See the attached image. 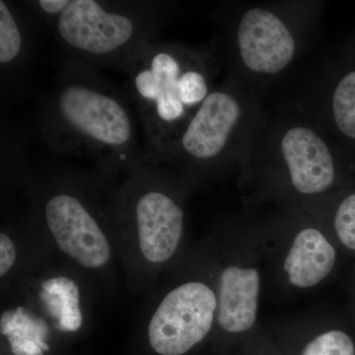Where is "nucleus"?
I'll use <instances>...</instances> for the list:
<instances>
[{
	"label": "nucleus",
	"instance_id": "2eb2a0df",
	"mask_svg": "<svg viewBox=\"0 0 355 355\" xmlns=\"http://www.w3.org/2000/svg\"><path fill=\"white\" fill-rule=\"evenodd\" d=\"M23 36L15 16L6 1H0V64L6 67L22 53Z\"/></svg>",
	"mask_w": 355,
	"mask_h": 355
},
{
	"label": "nucleus",
	"instance_id": "dca6fc26",
	"mask_svg": "<svg viewBox=\"0 0 355 355\" xmlns=\"http://www.w3.org/2000/svg\"><path fill=\"white\" fill-rule=\"evenodd\" d=\"M354 345L349 336L340 331H331L318 336L301 355H354Z\"/></svg>",
	"mask_w": 355,
	"mask_h": 355
},
{
	"label": "nucleus",
	"instance_id": "7ed1b4c3",
	"mask_svg": "<svg viewBox=\"0 0 355 355\" xmlns=\"http://www.w3.org/2000/svg\"><path fill=\"white\" fill-rule=\"evenodd\" d=\"M57 32L62 43L83 60L116 64L123 69L144 44L153 42L144 16L95 0H70L57 18Z\"/></svg>",
	"mask_w": 355,
	"mask_h": 355
},
{
	"label": "nucleus",
	"instance_id": "4468645a",
	"mask_svg": "<svg viewBox=\"0 0 355 355\" xmlns=\"http://www.w3.org/2000/svg\"><path fill=\"white\" fill-rule=\"evenodd\" d=\"M331 106L336 127L355 140V70L345 74L336 85Z\"/></svg>",
	"mask_w": 355,
	"mask_h": 355
},
{
	"label": "nucleus",
	"instance_id": "ddd939ff",
	"mask_svg": "<svg viewBox=\"0 0 355 355\" xmlns=\"http://www.w3.org/2000/svg\"><path fill=\"white\" fill-rule=\"evenodd\" d=\"M46 331L30 320L22 308L2 315L1 333L8 338L13 355H44L49 349L44 343Z\"/></svg>",
	"mask_w": 355,
	"mask_h": 355
},
{
	"label": "nucleus",
	"instance_id": "9b49d317",
	"mask_svg": "<svg viewBox=\"0 0 355 355\" xmlns=\"http://www.w3.org/2000/svg\"><path fill=\"white\" fill-rule=\"evenodd\" d=\"M336 263V251L316 229L301 231L284 261V270L293 286L307 288L328 277Z\"/></svg>",
	"mask_w": 355,
	"mask_h": 355
},
{
	"label": "nucleus",
	"instance_id": "6ab92c4d",
	"mask_svg": "<svg viewBox=\"0 0 355 355\" xmlns=\"http://www.w3.org/2000/svg\"><path fill=\"white\" fill-rule=\"evenodd\" d=\"M69 3L70 0H40V1H37V6L44 13L57 16V18L64 12Z\"/></svg>",
	"mask_w": 355,
	"mask_h": 355
},
{
	"label": "nucleus",
	"instance_id": "39448f33",
	"mask_svg": "<svg viewBox=\"0 0 355 355\" xmlns=\"http://www.w3.org/2000/svg\"><path fill=\"white\" fill-rule=\"evenodd\" d=\"M44 219L58 248L87 268H100L111 258L106 235L80 200L69 193L53 196L44 207Z\"/></svg>",
	"mask_w": 355,
	"mask_h": 355
},
{
	"label": "nucleus",
	"instance_id": "a211bd4d",
	"mask_svg": "<svg viewBox=\"0 0 355 355\" xmlns=\"http://www.w3.org/2000/svg\"><path fill=\"white\" fill-rule=\"evenodd\" d=\"M16 260V249L10 238L0 234V275L3 277L12 268Z\"/></svg>",
	"mask_w": 355,
	"mask_h": 355
},
{
	"label": "nucleus",
	"instance_id": "9d476101",
	"mask_svg": "<svg viewBox=\"0 0 355 355\" xmlns=\"http://www.w3.org/2000/svg\"><path fill=\"white\" fill-rule=\"evenodd\" d=\"M260 277L254 268L229 266L221 273L217 319L223 330L241 333L253 327L258 311Z\"/></svg>",
	"mask_w": 355,
	"mask_h": 355
},
{
	"label": "nucleus",
	"instance_id": "1a4fd4ad",
	"mask_svg": "<svg viewBox=\"0 0 355 355\" xmlns=\"http://www.w3.org/2000/svg\"><path fill=\"white\" fill-rule=\"evenodd\" d=\"M280 149L296 190L313 195L330 188L336 174L333 155L314 130L300 125L289 128Z\"/></svg>",
	"mask_w": 355,
	"mask_h": 355
},
{
	"label": "nucleus",
	"instance_id": "f03ea898",
	"mask_svg": "<svg viewBox=\"0 0 355 355\" xmlns=\"http://www.w3.org/2000/svg\"><path fill=\"white\" fill-rule=\"evenodd\" d=\"M91 76L72 72L62 79L46 111L49 132L71 153L125 162L137 155L135 119L116 91Z\"/></svg>",
	"mask_w": 355,
	"mask_h": 355
},
{
	"label": "nucleus",
	"instance_id": "20e7f679",
	"mask_svg": "<svg viewBox=\"0 0 355 355\" xmlns=\"http://www.w3.org/2000/svg\"><path fill=\"white\" fill-rule=\"evenodd\" d=\"M216 308V294L202 282L173 289L151 318V347L161 355L186 354L209 333Z\"/></svg>",
	"mask_w": 355,
	"mask_h": 355
},
{
	"label": "nucleus",
	"instance_id": "f8f14e48",
	"mask_svg": "<svg viewBox=\"0 0 355 355\" xmlns=\"http://www.w3.org/2000/svg\"><path fill=\"white\" fill-rule=\"evenodd\" d=\"M43 299L65 331H76L83 324L80 293L74 280L65 277L46 280L42 286Z\"/></svg>",
	"mask_w": 355,
	"mask_h": 355
},
{
	"label": "nucleus",
	"instance_id": "f257e3e1",
	"mask_svg": "<svg viewBox=\"0 0 355 355\" xmlns=\"http://www.w3.org/2000/svg\"><path fill=\"white\" fill-rule=\"evenodd\" d=\"M202 60L182 46L150 42L123 69L149 157L171 155L184 128L209 94Z\"/></svg>",
	"mask_w": 355,
	"mask_h": 355
},
{
	"label": "nucleus",
	"instance_id": "6e6552de",
	"mask_svg": "<svg viewBox=\"0 0 355 355\" xmlns=\"http://www.w3.org/2000/svg\"><path fill=\"white\" fill-rule=\"evenodd\" d=\"M139 247L147 261L164 263L176 252L184 226V211L160 191H148L135 203Z\"/></svg>",
	"mask_w": 355,
	"mask_h": 355
},
{
	"label": "nucleus",
	"instance_id": "f3484780",
	"mask_svg": "<svg viewBox=\"0 0 355 355\" xmlns=\"http://www.w3.org/2000/svg\"><path fill=\"white\" fill-rule=\"evenodd\" d=\"M335 228L340 242L355 250V193L345 198L336 210Z\"/></svg>",
	"mask_w": 355,
	"mask_h": 355
},
{
	"label": "nucleus",
	"instance_id": "423d86ee",
	"mask_svg": "<svg viewBox=\"0 0 355 355\" xmlns=\"http://www.w3.org/2000/svg\"><path fill=\"white\" fill-rule=\"evenodd\" d=\"M237 43L242 62L256 73H279L295 55L293 35L284 21L268 9L252 8L242 16Z\"/></svg>",
	"mask_w": 355,
	"mask_h": 355
},
{
	"label": "nucleus",
	"instance_id": "0eeeda50",
	"mask_svg": "<svg viewBox=\"0 0 355 355\" xmlns=\"http://www.w3.org/2000/svg\"><path fill=\"white\" fill-rule=\"evenodd\" d=\"M241 106L225 91H212L184 128L172 154L181 150L198 161H209L223 153L241 118Z\"/></svg>",
	"mask_w": 355,
	"mask_h": 355
}]
</instances>
